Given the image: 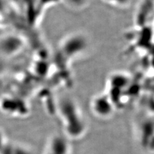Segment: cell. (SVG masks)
<instances>
[{"instance_id": "6da1fadb", "label": "cell", "mask_w": 154, "mask_h": 154, "mask_svg": "<svg viewBox=\"0 0 154 154\" xmlns=\"http://www.w3.org/2000/svg\"><path fill=\"white\" fill-rule=\"evenodd\" d=\"M62 134L69 141L79 140L88 132V123L77 104L69 99L62 100L57 108Z\"/></svg>"}, {"instance_id": "7a4b0ae2", "label": "cell", "mask_w": 154, "mask_h": 154, "mask_svg": "<svg viewBox=\"0 0 154 154\" xmlns=\"http://www.w3.org/2000/svg\"><path fill=\"white\" fill-rule=\"evenodd\" d=\"M92 113L99 119H106L114 114L116 106L109 96L105 95L96 96L92 99L90 104Z\"/></svg>"}, {"instance_id": "3957f363", "label": "cell", "mask_w": 154, "mask_h": 154, "mask_svg": "<svg viewBox=\"0 0 154 154\" xmlns=\"http://www.w3.org/2000/svg\"><path fill=\"white\" fill-rule=\"evenodd\" d=\"M70 143L62 134H53L48 139L42 154H71Z\"/></svg>"}, {"instance_id": "277c9868", "label": "cell", "mask_w": 154, "mask_h": 154, "mask_svg": "<svg viewBox=\"0 0 154 154\" xmlns=\"http://www.w3.org/2000/svg\"><path fill=\"white\" fill-rule=\"evenodd\" d=\"M8 143L5 133L3 130L0 128V153L5 148Z\"/></svg>"}, {"instance_id": "5b68a950", "label": "cell", "mask_w": 154, "mask_h": 154, "mask_svg": "<svg viewBox=\"0 0 154 154\" xmlns=\"http://www.w3.org/2000/svg\"><path fill=\"white\" fill-rule=\"evenodd\" d=\"M3 8V0H0V12H1Z\"/></svg>"}]
</instances>
